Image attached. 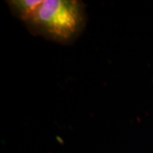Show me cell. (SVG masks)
Segmentation results:
<instances>
[{"label": "cell", "instance_id": "2", "mask_svg": "<svg viewBox=\"0 0 153 153\" xmlns=\"http://www.w3.org/2000/svg\"><path fill=\"white\" fill-rule=\"evenodd\" d=\"M44 0H10L6 1L14 16L24 24L36 14Z\"/></svg>", "mask_w": 153, "mask_h": 153}, {"label": "cell", "instance_id": "1", "mask_svg": "<svg viewBox=\"0 0 153 153\" xmlns=\"http://www.w3.org/2000/svg\"><path fill=\"white\" fill-rule=\"evenodd\" d=\"M87 22L84 4L77 0H44L24 25L33 35L60 44H72Z\"/></svg>", "mask_w": 153, "mask_h": 153}]
</instances>
